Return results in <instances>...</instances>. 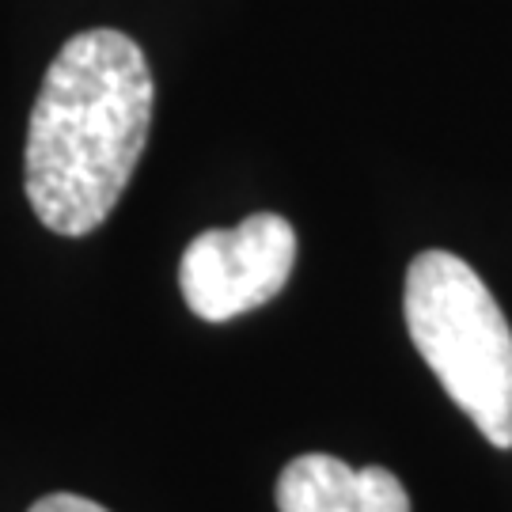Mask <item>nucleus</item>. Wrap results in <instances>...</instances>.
<instances>
[{
	"label": "nucleus",
	"mask_w": 512,
	"mask_h": 512,
	"mask_svg": "<svg viewBox=\"0 0 512 512\" xmlns=\"http://www.w3.org/2000/svg\"><path fill=\"white\" fill-rule=\"evenodd\" d=\"M145 50L114 27L73 35L42 76L27 122L23 186L57 236H88L114 213L152 129Z\"/></svg>",
	"instance_id": "f257e3e1"
},
{
	"label": "nucleus",
	"mask_w": 512,
	"mask_h": 512,
	"mask_svg": "<svg viewBox=\"0 0 512 512\" xmlns=\"http://www.w3.org/2000/svg\"><path fill=\"white\" fill-rule=\"evenodd\" d=\"M406 330L448 399L494 448H512V330L486 281L448 251L406 270Z\"/></svg>",
	"instance_id": "f03ea898"
},
{
	"label": "nucleus",
	"mask_w": 512,
	"mask_h": 512,
	"mask_svg": "<svg viewBox=\"0 0 512 512\" xmlns=\"http://www.w3.org/2000/svg\"><path fill=\"white\" fill-rule=\"evenodd\" d=\"M296 232L277 213H255L239 228H209L190 239L179 262V289L186 308L205 323L270 304L293 277Z\"/></svg>",
	"instance_id": "7ed1b4c3"
},
{
	"label": "nucleus",
	"mask_w": 512,
	"mask_h": 512,
	"mask_svg": "<svg viewBox=\"0 0 512 512\" xmlns=\"http://www.w3.org/2000/svg\"><path fill=\"white\" fill-rule=\"evenodd\" d=\"M281 512H410L403 482L384 467H349L311 452L296 456L277 478Z\"/></svg>",
	"instance_id": "20e7f679"
},
{
	"label": "nucleus",
	"mask_w": 512,
	"mask_h": 512,
	"mask_svg": "<svg viewBox=\"0 0 512 512\" xmlns=\"http://www.w3.org/2000/svg\"><path fill=\"white\" fill-rule=\"evenodd\" d=\"M27 512H107V509L99 501H88V497H76V494H46Z\"/></svg>",
	"instance_id": "39448f33"
}]
</instances>
